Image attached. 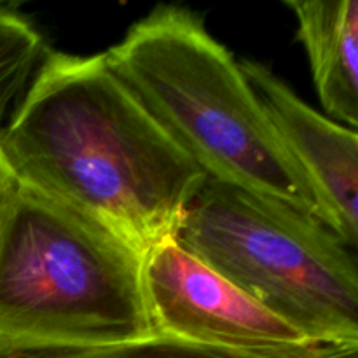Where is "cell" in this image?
I'll return each mask as SVG.
<instances>
[{"label":"cell","mask_w":358,"mask_h":358,"mask_svg":"<svg viewBox=\"0 0 358 358\" xmlns=\"http://www.w3.org/2000/svg\"><path fill=\"white\" fill-rule=\"evenodd\" d=\"M14 180L107 227L142 254L175 240L206 177L105 52H48L0 131Z\"/></svg>","instance_id":"1"},{"label":"cell","mask_w":358,"mask_h":358,"mask_svg":"<svg viewBox=\"0 0 358 358\" xmlns=\"http://www.w3.org/2000/svg\"><path fill=\"white\" fill-rule=\"evenodd\" d=\"M112 72L208 178L320 219L310 178L240 62L201 17L161 6L105 52Z\"/></svg>","instance_id":"2"},{"label":"cell","mask_w":358,"mask_h":358,"mask_svg":"<svg viewBox=\"0 0 358 358\" xmlns=\"http://www.w3.org/2000/svg\"><path fill=\"white\" fill-rule=\"evenodd\" d=\"M145 254L14 180L0 203V346H100L156 336Z\"/></svg>","instance_id":"3"},{"label":"cell","mask_w":358,"mask_h":358,"mask_svg":"<svg viewBox=\"0 0 358 358\" xmlns=\"http://www.w3.org/2000/svg\"><path fill=\"white\" fill-rule=\"evenodd\" d=\"M175 240L310 341L358 346V259L311 213L206 178Z\"/></svg>","instance_id":"4"},{"label":"cell","mask_w":358,"mask_h":358,"mask_svg":"<svg viewBox=\"0 0 358 358\" xmlns=\"http://www.w3.org/2000/svg\"><path fill=\"white\" fill-rule=\"evenodd\" d=\"M147 303L157 334L231 350L313 346L177 240L150 248L143 259Z\"/></svg>","instance_id":"5"},{"label":"cell","mask_w":358,"mask_h":358,"mask_svg":"<svg viewBox=\"0 0 358 358\" xmlns=\"http://www.w3.org/2000/svg\"><path fill=\"white\" fill-rule=\"evenodd\" d=\"M240 65L310 178L320 220L358 259V133L315 110L261 62Z\"/></svg>","instance_id":"6"},{"label":"cell","mask_w":358,"mask_h":358,"mask_svg":"<svg viewBox=\"0 0 358 358\" xmlns=\"http://www.w3.org/2000/svg\"><path fill=\"white\" fill-rule=\"evenodd\" d=\"M325 115L358 133V0H289Z\"/></svg>","instance_id":"7"},{"label":"cell","mask_w":358,"mask_h":358,"mask_svg":"<svg viewBox=\"0 0 358 358\" xmlns=\"http://www.w3.org/2000/svg\"><path fill=\"white\" fill-rule=\"evenodd\" d=\"M0 358H358V346L231 350L156 334L138 341L100 346H0Z\"/></svg>","instance_id":"8"},{"label":"cell","mask_w":358,"mask_h":358,"mask_svg":"<svg viewBox=\"0 0 358 358\" xmlns=\"http://www.w3.org/2000/svg\"><path fill=\"white\" fill-rule=\"evenodd\" d=\"M42 35L28 17L0 6V131L10 105L23 96L42 59Z\"/></svg>","instance_id":"9"},{"label":"cell","mask_w":358,"mask_h":358,"mask_svg":"<svg viewBox=\"0 0 358 358\" xmlns=\"http://www.w3.org/2000/svg\"><path fill=\"white\" fill-rule=\"evenodd\" d=\"M13 182H14L13 173L9 171V168H7L2 154H0V203H2L3 194H6L7 189L10 187V184H13Z\"/></svg>","instance_id":"10"}]
</instances>
